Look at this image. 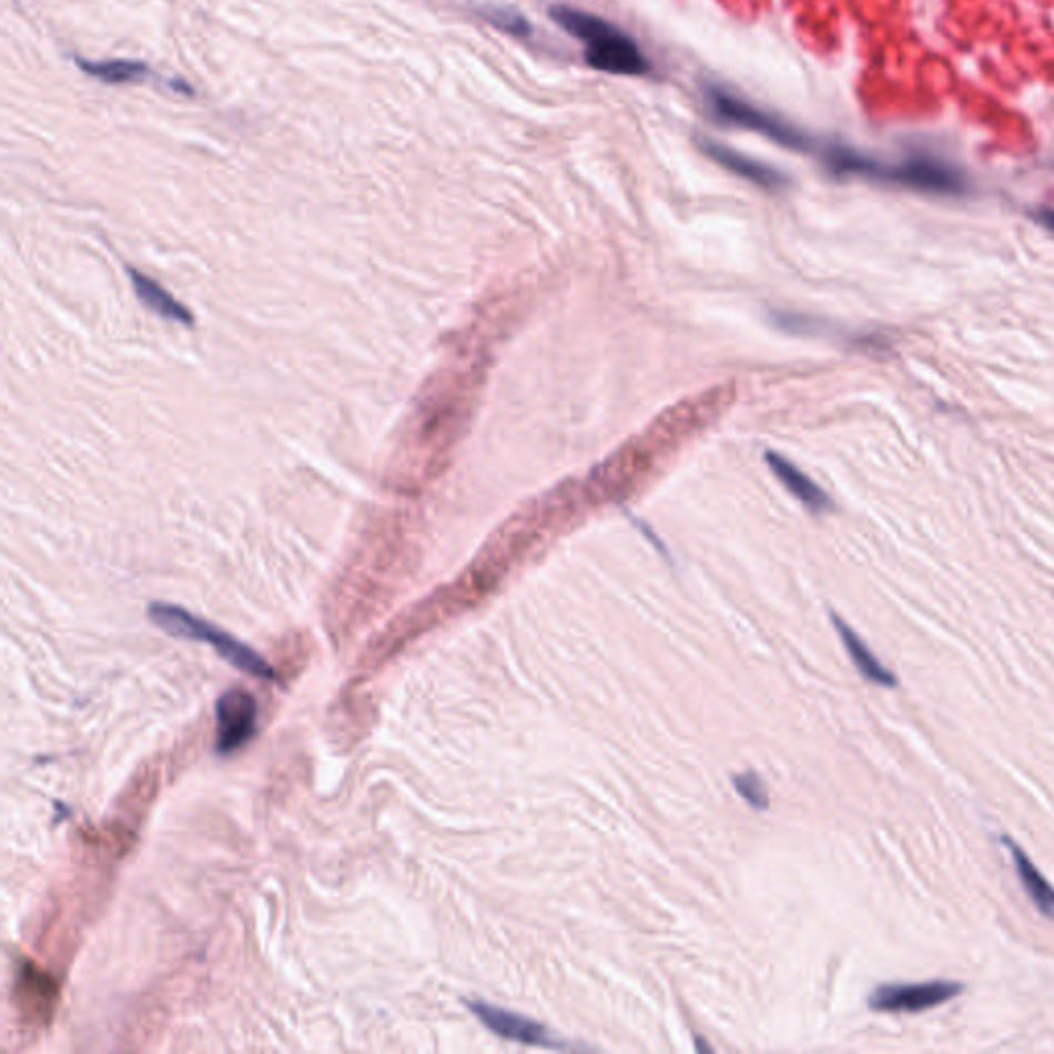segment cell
Returning <instances> with one entry per match:
<instances>
[{
  "label": "cell",
  "instance_id": "obj_1",
  "mask_svg": "<svg viewBox=\"0 0 1054 1054\" xmlns=\"http://www.w3.org/2000/svg\"><path fill=\"white\" fill-rule=\"evenodd\" d=\"M733 398V385H715L702 394L671 406L637 439L627 443L589 474L584 485V499L589 505H608L628 497L682 443L709 427L719 414L726 413Z\"/></svg>",
  "mask_w": 1054,
  "mask_h": 1054
},
{
  "label": "cell",
  "instance_id": "obj_2",
  "mask_svg": "<svg viewBox=\"0 0 1054 1054\" xmlns=\"http://www.w3.org/2000/svg\"><path fill=\"white\" fill-rule=\"evenodd\" d=\"M550 17L572 38L584 43L585 60L589 67L625 77H641L651 71V62L642 54L639 43L604 17L563 4L553 7Z\"/></svg>",
  "mask_w": 1054,
  "mask_h": 1054
},
{
  "label": "cell",
  "instance_id": "obj_3",
  "mask_svg": "<svg viewBox=\"0 0 1054 1054\" xmlns=\"http://www.w3.org/2000/svg\"><path fill=\"white\" fill-rule=\"evenodd\" d=\"M828 168L834 173H853L892 184L906 185L933 194H962L966 190L964 175L941 159L911 158L885 165L875 159L865 158L844 146H830L827 151Z\"/></svg>",
  "mask_w": 1054,
  "mask_h": 1054
},
{
  "label": "cell",
  "instance_id": "obj_4",
  "mask_svg": "<svg viewBox=\"0 0 1054 1054\" xmlns=\"http://www.w3.org/2000/svg\"><path fill=\"white\" fill-rule=\"evenodd\" d=\"M149 618L161 630L170 632L172 637L211 645L213 649H216V653L229 661L231 666L254 676L257 680H268V682L276 680L274 668L252 647H247L245 642L235 639L233 635H229L227 630L214 627L211 622H206L204 618L188 612L185 608L155 601V604L149 606Z\"/></svg>",
  "mask_w": 1054,
  "mask_h": 1054
},
{
  "label": "cell",
  "instance_id": "obj_5",
  "mask_svg": "<svg viewBox=\"0 0 1054 1054\" xmlns=\"http://www.w3.org/2000/svg\"><path fill=\"white\" fill-rule=\"evenodd\" d=\"M705 98L711 108L712 115L726 124L764 134L770 141L783 144L793 151H808L812 146V141L801 130L791 126L789 122H784L777 115L756 108L754 103L741 100L731 91H726L721 87H707Z\"/></svg>",
  "mask_w": 1054,
  "mask_h": 1054
},
{
  "label": "cell",
  "instance_id": "obj_6",
  "mask_svg": "<svg viewBox=\"0 0 1054 1054\" xmlns=\"http://www.w3.org/2000/svg\"><path fill=\"white\" fill-rule=\"evenodd\" d=\"M964 984L955 981L880 984L871 993L870 1010L880 1013H919L940 1007L962 995Z\"/></svg>",
  "mask_w": 1054,
  "mask_h": 1054
},
{
  "label": "cell",
  "instance_id": "obj_7",
  "mask_svg": "<svg viewBox=\"0 0 1054 1054\" xmlns=\"http://www.w3.org/2000/svg\"><path fill=\"white\" fill-rule=\"evenodd\" d=\"M216 752L233 754L256 736L257 702L243 688H233L216 700Z\"/></svg>",
  "mask_w": 1054,
  "mask_h": 1054
},
{
  "label": "cell",
  "instance_id": "obj_8",
  "mask_svg": "<svg viewBox=\"0 0 1054 1054\" xmlns=\"http://www.w3.org/2000/svg\"><path fill=\"white\" fill-rule=\"evenodd\" d=\"M470 1010L483 1024H485L493 1034H497L505 1041L519 1042L526 1046H540V1048H556V1051H567L569 1044L560 1041L546 1026L538 1022L524 1017L519 1013L507 1012L495 1007L485 1001H468Z\"/></svg>",
  "mask_w": 1054,
  "mask_h": 1054
},
{
  "label": "cell",
  "instance_id": "obj_9",
  "mask_svg": "<svg viewBox=\"0 0 1054 1054\" xmlns=\"http://www.w3.org/2000/svg\"><path fill=\"white\" fill-rule=\"evenodd\" d=\"M700 149L707 158H711L715 163H719L727 172L736 173L738 178H743V180L760 185L764 190L777 192V190H783L787 185V175L783 172L774 170L772 165H767L758 159L748 158V155H743V153L727 146V144L702 139Z\"/></svg>",
  "mask_w": 1054,
  "mask_h": 1054
},
{
  "label": "cell",
  "instance_id": "obj_10",
  "mask_svg": "<svg viewBox=\"0 0 1054 1054\" xmlns=\"http://www.w3.org/2000/svg\"><path fill=\"white\" fill-rule=\"evenodd\" d=\"M129 278L136 297L143 301L144 307L155 312L163 320H172L175 324L182 326H194V315L185 307L184 303L170 295L158 281L146 276L136 268H129Z\"/></svg>",
  "mask_w": 1054,
  "mask_h": 1054
},
{
  "label": "cell",
  "instance_id": "obj_11",
  "mask_svg": "<svg viewBox=\"0 0 1054 1054\" xmlns=\"http://www.w3.org/2000/svg\"><path fill=\"white\" fill-rule=\"evenodd\" d=\"M1001 842H1003V847L1010 849L1013 865H1015V871H1017V878H1020L1022 885L1026 888V894L1030 896V900L1034 902V906L1038 909L1042 916L1054 921L1053 885L1046 882V878H1044L1041 871H1038V868L1032 863V859L1027 857L1026 851H1024L1020 844H1015L1012 837H1001Z\"/></svg>",
  "mask_w": 1054,
  "mask_h": 1054
},
{
  "label": "cell",
  "instance_id": "obj_12",
  "mask_svg": "<svg viewBox=\"0 0 1054 1054\" xmlns=\"http://www.w3.org/2000/svg\"><path fill=\"white\" fill-rule=\"evenodd\" d=\"M764 459H767L770 470L774 472V476L783 483L784 488H787L795 499L801 500L808 509L820 514V511H824V509L830 507L827 493H824L820 486L815 485L810 476H805L803 472L799 470L798 466H793L787 457L779 456V454H774V452H769V454L764 456Z\"/></svg>",
  "mask_w": 1054,
  "mask_h": 1054
},
{
  "label": "cell",
  "instance_id": "obj_13",
  "mask_svg": "<svg viewBox=\"0 0 1054 1054\" xmlns=\"http://www.w3.org/2000/svg\"><path fill=\"white\" fill-rule=\"evenodd\" d=\"M832 622L839 630L841 641L844 642V649L853 659L857 670L861 671V676L873 685L883 686V688H896V673L880 663V659L871 653L870 647L863 642L855 630L849 627L844 620H841L837 614H832Z\"/></svg>",
  "mask_w": 1054,
  "mask_h": 1054
},
{
  "label": "cell",
  "instance_id": "obj_14",
  "mask_svg": "<svg viewBox=\"0 0 1054 1054\" xmlns=\"http://www.w3.org/2000/svg\"><path fill=\"white\" fill-rule=\"evenodd\" d=\"M19 993L26 1007L33 1012V1017H40L42 1022L52 1017L58 991L57 984L45 972L36 969L33 964H23L19 974Z\"/></svg>",
  "mask_w": 1054,
  "mask_h": 1054
},
{
  "label": "cell",
  "instance_id": "obj_15",
  "mask_svg": "<svg viewBox=\"0 0 1054 1054\" xmlns=\"http://www.w3.org/2000/svg\"><path fill=\"white\" fill-rule=\"evenodd\" d=\"M79 69L87 72L93 79H100L108 85H126V83H136L143 81L149 74V67L141 60H126V58H115V60H77Z\"/></svg>",
  "mask_w": 1054,
  "mask_h": 1054
},
{
  "label": "cell",
  "instance_id": "obj_16",
  "mask_svg": "<svg viewBox=\"0 0 1054 1054\" xmlns=\"http://www.w3.org/2000/svg\"><path fill=\"white\" fill-rule=\"evenodd\" d=\"M733 787L738 789L741 798L746 799L754 810H769V793H767V787L764 783L758 779L756 772H743V774H736L731 779Z\"/></svg>",
  "mask_w": 1054,
  "mask_h": 1054
},
{
  "label": "cell",
  "instance_id": "obj_17",
  "mask_svg": "<svg viewBox=\"0 0 1054 1054\" xmlns=\"http://www.w3.org/2000/svg\"><path fill=\"white\" fill-rule=\"evenodd\" d=\"M485 19L490 21L495 28L517 33V36H527L529 26L521 14L511 13L507 9H485Z\"/></svg>",
  "mask_w": 1054,
  "mask_h": 1054
},
{
  "label": "cell",
  "instance_id": "obj_18",
  "mask_svg": "<svg viewBox=\"0 0 1054 1054\" xmlns=\"http://www.w3.org/2000/svg\"><path fill=\"white\" fill-rule=\"evenodd\" d=\"M1036 221L1041 223L1042 227H1046L1051 233H1054V209H1041L1036 213Z\"/></svg>",
  "mask_w": 1054,
  "mask_h": 1054
}]
</instances>
